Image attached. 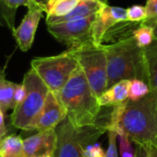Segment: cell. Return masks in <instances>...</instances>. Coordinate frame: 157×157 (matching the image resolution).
<instances>
[{
	"mask_svg": "<svg viewBox=\"0 0 157 157\" xmlns=\"http://www.w3.org/2000/svg\"><path fill=\"white\" fill-rule=\"evenodd\" d=\"M56 96L64 107L66 117L74 127L81 128L97 122L101 107L79 64Z\"/></svg>",
	"mask_w": 157,
	"mask_h": 157,
	"instance_id": "cell-1",
	"label": "cell"
},
{
	"mask_svg": "<svg viewBox=\"0 0 157 157\" xmlns=\"http://www.w3.org/2000/svg\"><path fill=\"white\" fill-rule=\"evenodd\" d=\"M107 56V89L121 80L139 79L148 85V68L144 48H139L132 37L111 44H103Z\"/></svg>",
	"mask_w": 157,
	"mask_h": 157,
	"instance_id": "cell-2",
	"label": "cell"
},
{
	"mask_svg": "<svg viewBox=\"0 0 157 157\" xmlns=\"http://www.w3.org/2000/svg\"><path fill=\"white\" fill-rule=\"evenodd\" d=\"M119 133L126 134L134 144L157 147V95L151 91L138 101H126Z\"/></svg>",
	"mask_w": 157,
	"mask_h": 157,
	"instance_id": "cell-3",
	"label": "cell"
},
{
	"mask_svg": "<svg viewBox=\"0 0 157 157\" xmlns=\"http://www.w3.org/2000/svg\"><path fill=\"white\" fill-rule=\"evenodd\" d=\"M111 107H101L97 122L89 126L75 128L66 117L55 128L57 145L53 157H83L86 146L97 143L109 132Z\"/></svg>",
	"mask_w": 157,
	"mask_h": 157,
	"instance_id": "cell-4",
	"label": "cell"
},
{
	"mask_svg": "<svg viewBox=\"0 0 157 157\" xmlns=\"http://www.w3.org/2000/svg\"><path fill=\"white\" fill-rule=\"evenodd\" d=\"M22 84L26 89V97L13 109L11 124L16 129L34 131L50 90L33 68L25 74Z\"/></svg>",
	"mask_w": 157,
	"mask_h": 157,
	"instance_id": "cell-5",
	"label": "cell"
},
{
	"mask_svg": "<svg viewBox=\"0 0 157 157\" xmlns=\"http://www.w3.org/2000/svg\"><path fill=\"white\" fill-rule=\"evenodd\" d=\"M83 69L91 89L98 98L107 90V56L103 44L90 42L80 47L68 49Z\"/></svg>",
	"mask_w": 157,
	"mask_h": 157,
	"instance_id": "cell-6",
	"label": "cell"
},
{
	"mask_svg": "<svg viewBox=\"0 0 157 157\" xmlns=\"http://www.w3.org/2000/svg\"><path fill=\"white\" fill-rule=\"evenodd\" d=\"M77 66L78 62L69 50L58 55L37 57L31 61V68L55 95L66 85Z\"/></svg>",
	"mask_w": 157,
	"mask_h": 157,
	"instance_id": "cell-7",
	"label": "cell"
},
{
	"mask_svg": "<svg viewBox=\"0 0 157 157\" xmlns=\"http://www.w3.org/2000/svg\"><path fill=\"white\" fill-rule=\"evenodd\" d=\"M95 18L96 14L82 19L48 25V31L59 42L66 45L68 49L80 47L94 42L91 36V27Z\"/></svg>",
	"mask_w": 157,
	"mask_h": 157,
	"instance_id": "cell-8",
	"label": "cell"
},
{
	"mask_svg": "<svg viewBox=\"0 0 157 157\" xmlns=\"http://www.w3.org/2000/svg\"><path fill=\"white\" fill-rule=\"evenodd\" d=\"M27 7L28 12L21 23L17 29H13V36L22 52H27L31 48L39 23L44 12L42 3L38 0H30Z\"/></svg>",
	"mask_w": 157,
	"mask_h": 157,
	"instance_id": "cell-9",
	"label": "cell"
},
{
	"mask_svg": "<svg viewBox=\"0 0 157 157\" xmlns=\"http://www.w3.org/2000/svg\"><path fill=\"white\" fill-rule=\"evenodd\" d=\"M127 20V9L118 6H105L96 14V18L91 27V36L94 43L102 44L105 33L115 24Z\"/></svg>",
	"mask_w": 157,
	"mask_h": 157,
	"instance_id": "cell-10",
	"label": "cell"
},
{
	"mask_svg": "<svg viewBox=\"0 0 157 157\" xmlns=\"http://www.w3.org/2000/svg\"><path fill=\"white\" fill-rule=\"evenodd\" d=\"M57 145L55 130L39 132L23 140L25 157L53 156Z\"/></svg>",
	"mask_w": 157,
	"mask_h": 157,
	"instance_id": "cell-11",
	"label": "cell"
},
{
	"mask_svg": "<svg viewBox=\"0 0 157 157\" xmlns=\"http://www.w3.org/2000/svg\"><path fill=\"white\" fill-rule=\"evenodd\" d=\"M66 118V111L57 96L49 91L41 113L37 121L35 130L38 132L55 130Z\"/></svg>",
	"mask_w": 157,
	"mask_h": 157,
	"instance_id": "cell-12",
	"label": "cell"
},
{
	"mask_svg": "<svg viewBox=\"0 0 157 157\" xmlns=\"http://www.w3.org/2000/svg\"><path fill=\"white\" fill-rule=\"evenodd\" d=\"M105 6H107V3L100 0H81L75 8L63 17H46V24L48 26L56 23L86 18L97 14Z\"/></svg>",
	"mask_w": 157,
	"mask_h": 157,
	"instance_id": "cell-13",
	"label": "cell"
},
{
	"mask_svg": "<svg viewBox=\"0 0 157 157\" xmlns=\"http://www.w3.org/2000/svg\"><path fill=\"white\" fill-rule=\"evenodd\" d=\"M131 80H121L108 88L98 98L100 107H110L122 103L128 99Z\"/></svg>",
	"mask_w": 157,
	"mask_h": 157,
	"instance_id": "cell-14",
	"label": "cell"
},
{
	"mask_svg": "<svg viewBox=\"0 0 157 157\" xmlns=\"http://www.w3.org/2000/svg\"><path fill=\"white\" fill-rule=\"evenodd\" d=\"M141 26L140 22H131L129 20L121 21L112 26L104 35L102 44L115 43L133 36L134 30Z\"/></svg>",
	"mask_w": 157,
	"mask_h": 157,
	"instance_id": "cell-15",
	"label": "cell"
},
{
	"mask_svg": "<svg viewBox=\"0 0 157 157\" xmlns=\"http://www.w3.org/2000/svg\"><path fill=\"white\" fill-rule=\"evenodd\" d=\"M9 57L7 59V62ZM7 62L0 72V108L5 114L9 109H15L14 94L16 89V83L10 82L6 78V69Z\"/></svg>",
	"mask_w": 157,
	"mask_h": 157,
	"instance_id": "cell-16",
	"label": "cell"
},
{
	"mask_svg": "<svg viewBox=\"0 0 157 157\" xmlns=\"http://www.w3.org/2000/svg\"><path fill=\"white\" fill-rule=\"evenodd\" d=\"M47 17H63L71 12L81 0H40Z\"/></svg>",
	"mask_w": 157,
	"mask_h": 157,
	"instance_id": "cell-17",
	"label": "cell"
},
{
	"mask_svg": "<svg viewBox=\"0 0 157 157\" xmlns=\"http://www.w3.org/2000/svg\"><path fill=\"white\" fill-rule=\"evenodd\" d=\"M0 157H25L23 140L18 135H8L2 139Z\"/></svg>",
	"mask_w": 157,
	"mask_h": 157,
	"instance_id": "cell-18",
	"label": "cell"
},
{
	"mask_svg": "<svg viewBox=\"0 0 157 157\" xmlns=\"http://www.w3.org/2000/svg\"><path fill=\"white\" fill-rule=\"evenodd\" d=\"M148 68V86L157 95V40L144 48Z\"/></svg>",
	"mask_w": 157,
	"mask_h": 157,
	"instance_id": "cell-19",
	"label": "cell"
},
{
	"mask_svg": "<svg viewBox=\"0 0 157 157\" xmlns=\"http://www.w3.org/2000/svg\"><path fill=\"white\" fill-rule=\"evenodd\" d=\"M133 38L139 48H146L155 40L154 28L141 25L134 30Z\"/></svg>",
	"mask_w": 157,
	"mask_h": 157,
	"instance_id": "cell-20",
	"label": "cell"
},
{
	"mask_svg": "<svg viewBox=\"0 0 157 157\" xmlns=\"http://www.w3.org/2000/svg\"><path fill=\"white\" fill-rule=\"evenodd\" d=\"M150 92L151 90L146 83L139 79H133L130 82L128 99L132 101H138L148 95Z\"/></svg>",
	"mask_w": 157,
	"mask_h": 157,
	"instance_id": "cell-21",
	"label": "cell"
},
{
	"mask_svg": "<svg viewBox=\"0 0 157 157\" xmlns=\"http://www.w3.org/2000/svg\"><path fill=\"white\" fill-rule=\"evenodd\" d=\"M119 153L121 157H136V149H134L132 142L124 133L118 134Z\"/></svg>",
	"mask_w": 157,
	"mask_h": 157,
	"instance_id": "cell-22",
	"label": "cell"
},
{
	"mask_svg": "<svg viewBox=\"0 0 157 157\" xmlns=\"http://www.w3.org/2000/svg\"><path fill=\"white\" fill-rule=\"evenodd\" d=\"M145 10L147 18L144 20L141 25L155 28L157 23V0H147L145 5Z\"/></svg>",
	"mask_w": 157,
	"mask_h": 157,
	"instance_id": "cell-23",
	"label": "cell"
},
{
	"mask_svg": "<svg viewBox=\"0 0 157 157\" xmlns=\"http://www.w3.org/2000/svg\"><path fill=\"white\" fill-rule=\"evenodd\" d=\"M147 18L145 6L135 5L127 9V20L131 22H140Z\"/></svg>",
	"mask_w": 157,
	"mask_h": 157,
	"instance_id": "cell-24",
	"label": "cell"
},
{
	"mask_svg": "<svg viewBox=\"0 0 157 157\" xmlns=\"http://www.w3.org/2000/svg\"><path fill=\"white\" fill-rule=\"evenodd\" d=\"M109 147L105 153V157H119L117 148V137L118 133L113 131H109Z\"/></svg>",
	"mask_w": 157,
	"mask_h": 157,
	"instance_id": "cell-25",
	"label": "cell"
},
{
	"mask_svg": "<svg viewBox=\"0 0 157 157\" xmlns=\"http://www.w3.org/2000/svg\"><path fill=\"white\" fill-rule=\"evenodd\" d=\"M83 157H105V152L99 143H95L86 146Z\"/></svg>",
	"mask_w": 157,
	"mask_h": 157,
	"instance_id": "cell-26",
	"label": "cell"
},
{
	"mask_svg": "<svg viewBox=\"0 0 157 157\" xmlns=\"http://www.w3.org/2000/svg\"><path fill=\"white\" fill-rule=\"evenodd\" d=\"M26 97V89L23 84H17L15 94H14V100H15V107L18 106L22 103Z\"/></svg>",
	"mask_w": 157,
	"mask_h": 157,
	"instance_id": "cell-27",
	"label": "cell"
},
{
	"mask_svg": "<svg viewBox=\"0 0 157 157\" xmlns=\"http://www.w3.org/2000/svg\"><path fill=\"white\" fill-rule=\"evenodd\" d=\"M5 6H6V8L11 9L12 11H16V9L20 6H27L29 5V3L30 2V0H0Z\"/></svg>",
	"mask_w": 157,
	"mask_h": 157,
	"instance_id": "cell-28",
	"label": "cell"
},
{
	"mask_svg": "<svg viewBox=\"0 0 157 157\" xmlns=\"http://www.w3.org/2000/svg\"><path fill=\"white\" fill-rule=\"evenodd\" d=\"M136 149V157H148L146 147L141 144H135Z\"/></svg>",
	"mask_w": 157,
	"mask_h": 157,
	"instance_id": "cell-29",
	"label": "cell"
},
{
	"mask_svg": "<svg viewBox=\"0 0 157 157\" xmlns=\"http://www.w3.org/2000/svg\"><path fill=\"white\" fill-rule=\"evenodd\" d=\"M6 128L4 121V113L0 108V139L2 140L4 137H6Z\"/></svg>",
	"mask_w": 157,
	"mask_h": 157,
	"instance_id": "cell-30",
	"label": "cell"
},
{
	"mask_svg": "<svg viewBox=\"0 0 157 157\" xmlns=\"http://www.w3.org/2000/svg\"><path fill=\"white\" fill-rule=\"evenodd\" d=\"M147 150L148 157H157V147L152 144H147L144 145Z\"/></svg>",
	"mask_w": 157,
	"mask_h": 157,
	"instance_id": "cell-31",
	"label": "cell"
},
{
	"mask_svg": "<svg viewBox=\"0 0 157 157\" xmlns=\"http://www.w3.org/2000/svg\"><path fill=\"white\" fill-rule=\"evenodd\" d=\"M154 32H155V40H157V23H156V25L155 26V28H154Z\"/></svg>",
	"mask_w": 157,
	"mask_h": 157,
	"instance_id": "cell-32",
	"label": "cell"
},
{
	"mask_svg": "<svg viewBox=\"0 0 157 157\" xmlns=\"http://www.w3.org/2000/svg\"><path fill=\"white\" fill-rule=\"evenodd\" d=\"M100 1H102V2H105V3H107V0H100Z\"/></svg>",
	"mask_w": 157,
	"mask_h": 157,
	"instance_id": "cell-33",
	"label": "cell"
},
{
	"mask_svg": "<svg viewBox=\"0 0 157 157\" xmlns=\"http://www.w3.org/2000/svg\"><path fill=\"white\" fill-rule=\"evenodd\" d=\"M1 141H2V140H1V139H0V145H1Z\"/></svg>",
	"mask_w": 157,
	"mask_h": 157,
	"instance_id": "cell-34",
	"label": "cell"
},
{
	"mask_svg": "<svg viewBox=\"0 0 157 157\" xmlns=\"http://www.w3.org/2000/svg\"><path fill=\"white\" fill-rule=\"evenodd\" d=\"M45 157H53V156H50V155H49V156H45Z\"/></svg>",
	"mask_w": 157,
	"mask_h": 157,
	"instance_id": "cell-35",
	"label": "cell"
}]
</instances>
